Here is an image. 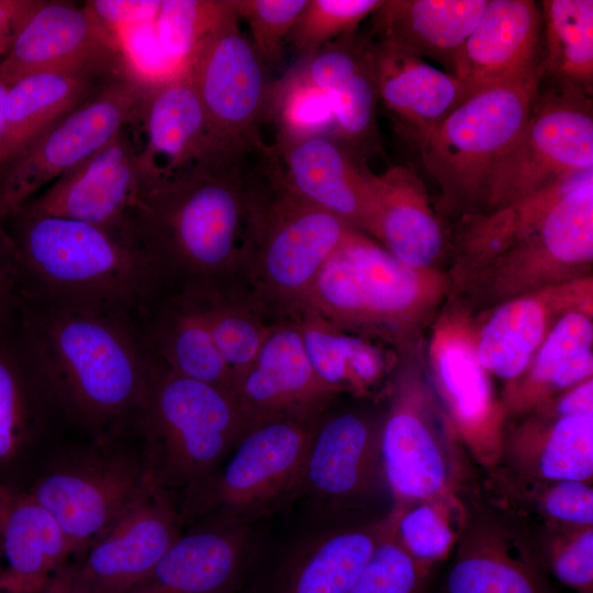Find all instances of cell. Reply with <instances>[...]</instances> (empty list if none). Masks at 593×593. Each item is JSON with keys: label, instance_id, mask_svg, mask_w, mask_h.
<instances>
[{"label": "cell", "instance_id": "f6af8a7d", "mask_svg": "<svg viewBox=\"0 0 593 593\" xmlns=\"http://www.w3.org/2000/svg\"><path fill=\"white\" fill-rule=\"evenodd\" d=\"M517 522L550 577L574 593H593V526Z\"/></svg>", "mask_w": 593, "mask_h": 593}, {"label": "cell", "instance_id": "b9f144b4", "mask_svg": "<svg viewBox=\"0 0 593 593\" xmlns=\"http://www.w3.org/2000/svg\"><path fill=\"white\" fill-rule=\"evenodd\" d=\"M195 294L214 344L234 380L253 362L279 320L250 294Z\"/></svg>", "mask_w": 593, "mask_h": 593}, {"label": "cell", "instance_id": "cb8c5ba5", "mask_svg": "<svg viewBox=\"0 0 593 593\" xmlns=\"http://www.w3.org/2000/svg\"><path fill=\"white\" fill-rule=\"evenodd\" d=\"M592 276L506 300L475 322V349L490 376L516 381L553 324L573 310L592 311Z\"/></svg>", "mask_w": 593, "mask_h": 593}, {"label": "cell", "instance_id": "f546056e", "mask_svg": "<svg viewBox=\"0 0 593 593\" xmlns=\"http://www.w3.org/2000/svg\"><path fill=\"white\" fill-rule=\"evenodd\" d=\"M70 557L52 514L27 491L0 485V593H42Z\"/></svg>", "mask_w": 593, "mask_h": 593}, {"label": "cell", "instance_id": "7dc6e473", "mask_svg": "<svg viewBox=\"0 0 593 593\" xmlns=\"http://www.w3.org/2000/svg\"><path fill=\"white\" fill-rule=\"evenodd\" d=\"M383 0H306L286 43L302 58L324 45L356 33L359 24L372 15Z\"/></svg>", "mask_w": 593, "mask_h": 593}, {"label": "cell", "instance_id": "c3c4849f", "mask_svg": "<svg viewBox=\"0 0 593 593\" xmlns=\"http://www.w3.org/2000/svg\"><path fill=\"white\" fill-rule=\"evenodd\" d=\"M434 567L412 557L399 542L394 528L348 593H428Z\"/></svg>", "mask_w": 593, "mask_h": 593}, {"label": "cell", "instance_id": "52a82bcc", "mask_svg": "<svg viewBox=\"0 0 593 593\" xmlns=\"http://www.w3.org/2000/svg\"><path fill=\"white\" fill-rule=\"evenodd\" d=\"M542 83V68L458 104L418 144L444 210H480L486 180L521 138Z\"/></svg>", "mask_w": 593, "mask_h": 593}, {"label": "cell", "instance_id": "ee69618b", "mask_svg": "<svg viewBox=\"0 0 593 593\" xmlns=\"http://www.w3.org/2000/svg\"><path fill=\"white\" fill-rule=\"evenodd\" d=\"M266 121L276 126V144L332 135L334 131L328 97L310 82L299 65L270 83Z\"/></svg>", "mask_w": 593, "mask_h": 593}, {"label": "cell", "instance_id": "9a60e30c", "mask_svg": "<svg viewBox=\"0 0 593 593\" xmlns=\"http://www.w3.org/2000/svg\"><path fill=\"white\" fill-rule=\"evenodd\" d=\"M465 517L440 593H559L519 523L475 483L458 493Z\"/></svg>", "mask_w": 593, "mask_h": 593}, {"label": "cell", "instance_id": "44dd1931", "mask_svg": "<svg viewBox=\"0 0 593 593\" xmlns=\"http://www.w3.org/2000/svg\"><path fill=\"white\" fill-rule=\"evenodd\" d=\"M175 495L155 483L74 561L91 593H130L182 533Z\"/></svg>", "mask_w": 593, "mask_h": 593}, {"label": "cell", "instance_id": "484cf974", "mask_svg": "<svg viewBox=\"0 0 593 593\" xmlns=\"http://www.w3.org/2000/svg\"><path fill=\"white\" fill-rule=\"evenodd\" d=\"M540 32V10L535 1L489 0L455 60L452 75L461 88L460 103L535 70L541 61Z\"/></svg>", "mask_w": 593, "mask_h": 593}, {"label": "cell", "instance_id": "d590c367", "mask_svg": "<svg viewBox=\"0 0 593 593\" xmlns=\"http://www.w3.org/2000/svg\"><path fill=\"white\" fill-rule=\"evenodd\" d=\"M592 311L563 314L548 332L524 373L505 387V417L525 413L592 377Z\"/></svg>", "mask_w": 593, "mask_h": 593}, {"label": "cell", "instance_id": "603a6c76", "mask_svg": "<svg viewBox=\"0 0 593 593\" xmlns=\"http://www.w3.org/2000/svg\"><path fill=\"white\" fill-rule=\"evenodd\" d=\"M286 187L372 237L374 198L371 171L363 159L332 135L270 147Z\"/></svg>", "mask_w": 593, "mask_h": 593}, {"label": "cell", "instance_id": "2e32d148", "mask_svg": "<svg viewBox=\"0 0 593 593\" xmlns=\"http://www.w3.org/2000/svg\"><path fill=\"white\" fill-rule=\"evenodd\" d=\"M445 304L428 345L430 383L466 448L492 450L496 460L505 414L477 355L473 313L456 301Z\"/></svg>", "mask_w": 593, "mask_h": 593}, {"label": "cell", "instance_id": "7bdbcfd3", "mask_svg": "<svg viewBox=\"0 0 593 593\" xmlns=\"http://www.w3.org/2000/svg\"><path fill=\"white\" fill-rule=\"evenodd\" d=\"M398 507L395 536L415 559L437 563L454 548L465 510L458 494H444Z\"/></svg>", "mask_w": 593, "mask_h": 593}, {"label": "cell", "instance_id": "ffe728a7", "mask_svg": "<svg viewBox=\"0 0 593 593\" xmlns=\"http://www.w3.org/2000/svg\"><path fill=\"white\" fill-rule=\"evenodd\" d=\"M340 392L314 372L293 320L277 321L253 362L232 383L247 429L276 418L321 416Z\"/></svg>", "mask_w": 593, "mask_h": 593}, {"label": "cell", "instance_id": "6da1fadb", "mask_svg": "<svg viewBox=\"0 0 593 593\" xmlns=\"http://www.w3.org/2000/svg\"><path fill=\"white\" fill-rule=\"evenodd\" d=\"M245 159L144 176L128 217L170 293H248L253 189Z\"/></svg>", "mask_w": 593, "mask_h": 593}, {"label": "cell", "instance_id": "74e56055", "mask_svg": "<svg viewBox=\"0 0 593 593\" xmlns=\"http://www.w3.org/2000/svg\"><path fill=\"white\" fill-rule=\"evenodd\" d=\"M53 411L16 317L0 328V473L29 450Z\"/></svg>", "mask_w": 593, "mask_h": 593}, {"label": "cell", "instance_id": "30bf717a", "mask_svg": "<svg viewBox=\"0 0 593 593\" xmlns=\"http://www.w3.org/2000/svg\"><path fill=\"white\" fill-rule=\"evenodd\" d=\"M593 171L552 205L538 226L449 299L471 312L547 287L592 276Z\"/></svg>", "mask_w": 593, "mask_h": 593}, {"label": "cell", "instance_id": "5b68a950", "mask_svg": "<svg viewBox=\"0 0 593 593\" xmlns=\"http://www.w3.org/2000/svg\"><path fill=\"white\" fill-rule=\"evenodd\" d=\"M134 429L152 481L182 495L215 473L247 425L231 393L178 374L154 358Z\"/></svg>", "mask_w": 593, "mask_h": 593}, {"label": "cell", "instance_id": "4fadbf2b", "mask_svg": "<svg viewBox=\"0 0 593 593\" xmlns=\"http://www.w3.org/2000/svg\"><path fill=\"white\" fill-rule=\"evenodd\" d=\"M149 87L126 72L46 128L0 167V219L138 119Z\"/></svg>", "mask_w": 593, "mask_h": 593}, {"label": "cell", "instance_id": "7a4b0ae2", "mask_svg": "<svg viewBox=\"0 0 593 593\" xmlns=\"http://www.w3.org/2000/svg\"><path fill=\"white\" fill-rule=\"evenodd\" d=\"M18 323L55 412L93 441L134 428L154 367L139 325L22 300Z\"/></svg>", "mask_w": 593, "mask_h": 593}, {"label": "cell", "instance_id": "8d00e7d4", "mask_svg": "<svg viewBox=\"0 0 593 593\" xmlns=\"http://www.w3.org/2000/svg\"><path fill=\"white\" fill-rule=\"evenodd\" d=\"M126 72L130 71H45L9 85L1 166L56 121Z\"/></svg>", "mask_w": 593, "mask_h": 593}, {"label": "cell", "instance_id": "6f0895ef", "mask_svg": "<svg viewBox=\"0 0 593 593\" xmlns=\"http://www.w3.org/2000/svg\"><path fill=\"white\" fill-rule=\"evenodd\" d=\"M8 89H9V85L3 82L0 79V167L2 164V154H3L4 134H5L4 103H5Z\"/></svg>", "mask_w": 593, "mask_h": 593}, {"label": "cell", "instance_id": "836d02e7", "mask_svg": "<svg viewBox=\"0 0 593 593\" xmlns=\"http://www.w3.org/2000/svg\"><path fill=\"white\" fill-rule=\"evenodd\" d=\"M139 328L149 351L161 365L231 393L233 377L214 344L198 294H168L139 323Z\"/></svg>", "mask_w": 593, "mask_h": 593}, {"label": "cell", "instance_id": "1f68e13d", "mask_svg": "<svg viewBox=\"0 0 593 593\" xmlns=\"http://www.w3.org/2000/svg\"><path fill=\"white\" fill-rule=\"evenodd\" d=\"M370 51L379 100L401 131L418 145L460 103L458 80L385 42L370 38Z\"/></svg>", "mask_w": 593, "mask_h": 593}, {"label": "cell", "instance_id": "277c9868", "mask_svg": "<svg viewBox=\"0 0 593 593\" xmlns=\"http://www.w3.org/2000/svg\"><path fill=\"white\" fill-rule=\"evenodd\" d=\"M450 290L447 272L411 268L376 239L353 228L294 314L306 311L342 331L404 350L414 346Z\"/></svg>", "mask_w": 593, "mask_h": 593}, {"label": "cell", "instance_id": "d6986e66", "mask_svg": "<svg viewBox=\"0 0 593 593\" xmlns=\"http://www.w3.org/2000/svg\"><path fill=\"white\" fill-rule=\"evenodd\" d=\"M127 70L118 34L85 5L72 1L40 3L9 52L0 59V79L11 85L45 71Z\"/></svg>", "mask_w": 593, "mask_h": 593}, {"label": "cell", "instance_id": "7402d4cb", "mask_svg": "<svg viewBox=\"0 0 593 593\" xmlns=\"http://www.w3.org/2000/svg\"><path fill=\"white\" fill-rule=\"evenodd\" d=\"M137 127L142 177L246 157L227 147L213 130L187 65L168 80L147 88Z\"/></svg>", "mask_w": 593, "mask_h": 593}, {"label": "cell", "instance_id": "60d3db41", "mask_svg": "<svg viewBox=\"0 0 593 593\" xmlns=\"http://www.w3.org/2000/svg\"><path fill=\"white\" fill-rule=\"evenodd\" d=\"M539 10L546 46L542 79L592 97L593 1L542 0Z\"/></svg>", "mask_w": 593, "mask_h": 593}, {"label": "cell", "instance_id": "f5cc1de1", "mask_svg": "<svg viewBox=\"0 0 593 593\" xmlns=\"http://www.w3.org/2000/svg\"><path fill=\"white\" fill-rule=\"evenodd\" d=\"M86 8L113 31L124 26L154 22L161 0H88Z\"/></svg>", "mask_w": 593, "mask_h": 593}, {"label": "cell", "instance_id": "d4e9b609", "mask_svg": "<svg viewBox=\"0 0 593 593\" xmlns=\"http://www.w3.org/2000/svg\"><path fill=\"white\" fill-rule=\"evenodd\" d=\"M255 544L248 523L200 522L180 534L130 593H237Z\"/></svg>", "mask_w": 593, "mask_h": 593}, {"label": "cell", "instance_id": "11a10c76", "mask_svg": "<svg viewBox=\"0 0 593 593\" xmlns=\"http://www.w3.org/2000/svg\"><path fill=\"white\" fill-rule=\"evenodd\" d=\"M40 0H0V57L11 48Z\"/></svg>", "mask_w": 593, "mask_h": 593}, {"label": "cell", "instance_id": "5bb4252c", "mask_svg": "<svg viewBox=\"0 0 593 593\" xmlns=\"http://www.w3.org/2000/svg\"><path fill=\"white\" fill-rule=\"evenodd\" d=\"M233 14L214 29L187 61L204 112L223 143L247 156L261 150L270 82L266 65Z\"/></svg>", "mask_w": 593, "mask_h": 593}, {"label": "cell", "instance_id": "e575fe53", "mask_svg": "<svg viewBox=\"0 0 593 593\" xmlns=\"http://www.w3.org/2000/svg\"><path fill=\"white\" fill-rule=\"evenodd\" d=\"M584 175L490 211L460 215L450 242V294L535 230L557 200Z\"/></svg>", "mask_w": 593, "mask_h": 593}, {"label": "cell", "instance_id": "9f6ffc18", "mask_svg": "<svg viewBox=\"0 0 593 593\" xmlns=\"http://www.w3.org/2000/svg\"><path fill=\"white\" fill-rule=\"evenodd\" d=\"M42 593H91L80 579L75 562H68L49 581Z\"/></svg>", "mask_w": 593, "mask_h": 593}, {"label": "cell", "instance_id": "7c38bea8", "mask_svg": "<svg viewBox=\"0 0 593 593\" xmlns=\"http://www.w3.org/2000/svg\"><path fill=\"white\" fill-rule=\"evenodd\" d=\"M593 170L592 97L538 92L515 146L492 169L479 211H490ZM477 212V211H475Z\"/></svg>", "mask_w": 593, "mask_h": 593}, {"label": "cell", "instance_id": "8992f818", "mask_svg": "<svg viewBox=\"0 0 593 593\" xmlns=\"http://www.w3.org/2000/svg\"><path fill=\"white\" fill-rule=\"evenodd\" d=\"M250 172L247 289L277 320L290 318L353 227L293 194L269 149Z\"/></svg>", "mask_w": 593, "mask_h": 593}, {"label": "cell", "instance_id": "e0dca14e", "mask_svg": "<svg viewBox=\"0 0 593 593\" xmlns=\"http://www.w3.org/2000/svg\"><path fill=\"white\" fill-rule=\"evenodd\" d=\"M381 422L382 416L359 409L325 411L312 434L301 492L329 512L367 513L381 492L389 491Z\"/></svg>", "mask_w": 593, "mask_h": 593}, {"label": "cell", "instance_id": "db71d44e", "mask_svg": "<svg viewBox=\"0 0 593 593\" xmlns=\"http://www.w3.org/2000/svg\"><path fill=\"white\" fill-rule=\"evenodd\" d=\"M532 410L558 417L593 416V378L577 383Z\"/></svg>", "mask_w": 593, "mask_h": 593}, {"label": "cell", "instance_id": "f35d334b", "mask_svg": "<svg viewBox=\"0 0 593 593\" xmlns=\"http://www.w3.org/2000/svg\"><path fill=\"white\" fill-rule=\"evenodd\" d=\"M484 468V474L477 477V490L516 519L540 525L593 526L592 482L530 478L497 463Z\"/></svg>", "mask_w": 593, "mask_h": 593}, {"label": "cell", "instance_id": "bcb514c9", "mask_svg": "<svg viewBox=\"0 0 593 593\" xmlns=\"http://www.w3.org/2000/svg\"><path fill=\"white\" fill-rule=\"evenodd\" d=\"M233 14V0H161L155 20L161 49L182 68L197 46Z\"/></svg>", "mask_w": 593, "mask_h": 593}, {"label": "cell", "instance_id": "8fae6325", "mask_svg": "<svg viewBox=\"0 0 593 593\" xmlns=\"http://www.w3.org/2000/svg\"><path fill=\"white\" fill-rule=\"evenodd\" d=\"M27 492L56 519L72 557L128 511L154 484L141 452L93 441L64 452Z\"/></svg>", "mask_w": 593, "mask_h": 593}, {"label": "cell", "instance_id": "ac0fdd59", "mask_svg": "<svg viewBox=\"0 0 593 593\" xmlns=\"http://www.w3.org/2000/svg\"><path fill=\"white\" fill-rule=\"evenodd\" d=\"M136 122L19 208L132 235L128 217L142 179Z\"/></svg>", "mask_w": 593, "mask_h": 593}, {"label": "cell", "instance_id": "3957f363", "mask_svg": "<svg viewBox=\"0 0 593 593\" xmlns=\"http://www.w3.org/2000/svg\"><path fill=\"white\" fill-rule=\"evenodd\" d=\"M3 224L18 251L22 301L139 325L169 294L154 260L130 234L22 208Z\"/></svg>", "mask_w": 593, "mask_h": 593}, {"label": "cell", "instance_id": "4316f807", "mask_svg": "<svg viewBox=\"0 0 593 593\" xmlns=\"http://www.w3.org/2000/svg\"><path fill=\"white\" fill-rule=\"evenodd\" d=\"M300 67L329 99L334 116L332 136L362 159L377 152L379 94L370 38L356 33L339 37L303 58Z\"/></svg>", "mask_w": 593, "mask_h": 593}, {"label": "cell", "instance_id": "9c48e42d", "mask_svg": "<svg viewBox=\"0 0 593 593\" xmlns=\"http://www.w3.org/2000/svg\"><path fill=\"white\" fill-rule=\"evenodd\" d=\"M467 448L432 383L400 376L382 415L380 452L393 505L458 494L477 477Z\"/></svg>", "mask_w": 593, "mask_h": 593}, {"label": "cell", "instance_id": "681fc988", "mask_svg": "<svg viewBox=\"0 0 593 593\" xmlns=\"http://www.w3.org/2000/svg\"><path fill=\"white\" fill-rule=\"evenodd\" d=\"M306 0H233L238 19L245 20L251 45L266 67L277 64L287 36Z\"/></svg>", "mask_w": 593, "mask_h": 593}, {"label": "cell", "instance_id": "d6a6232c", "mask_svg": "<svg viewBox=\"0 0 593 593\" xmlns=\"http://www.w3.org/2000/svg\"><path fill=\"white\" fill-rule=\"evenodd\" d=\"M489 0H383L368 37L429 58L452 75L456 57Z\"/></svg>", "mask_w": 593, "mask_h": 593}, {"label": "cell", "instance_id": "f907efd6", "mask_svg": "<svg viewBox=\"0 0 593 593\" xmlns=\"http://www.w3.org/2000/svg\"><path fill=\"white\" fill-rule=\"evenodd\" d=\"M114 31L118 34L127 70L146 87L159 85L181 69L161 49L155 21Z\"/></svg>", "mask_w": 593, "mask_h": 593}, {"label": "cell", "instance_id": "816d5d0a", "mask_svg": "<svg viewBox=\"0 0 593 593\" xmlns=\"http://www.w3.org/2000/svg\"><path fill=\"white\" fill-rule=\"evenodd\" d=\"M20 302L18 251L3 220L0 219V328L16 320Z\"/></svg>", "mask_w": 593, "mask_h": 593}, {"label": "cell", "instance_id": "f1b7e54d", "mask_svg": "<svg viewBox=\"0 0 593 593\" xmlns=\"http://www.w3.org/2000/svg\"><path fill=\"white\" fill-rule=\"evenodd\" d=\"M374 198L372 238L415 269L437 268L449 243L424 181L411 167L396 165L371 174Z\"/></svg>", "mask_w": 593, "mask_h": 593}, {"label": "cell", "instance_id": "ab89813d", "mask_svg": "<svg viewBox=\"0 0 593 593\" xmlns=\"http://www.w3.org/2000/svg\"><path fill=\"white\" fill-rule=\"evenodd\" d=\"M293 320L316 376L338 392L366 393L385 371V359L370 339L347 333L322 317L300 311Z\"/></svg>", "mask_w": 593, "mask_h": 593}, {"label": "cell", "instance_id": "83f0119b", "mask_svg": "<svg viewBox=\"0 0 593 593\" xmlns=\"http://www.w3.org/2000/svg\"><path fill=\"white\" fill-rule=\"evenodd\" d=\"M493 463L530 478L592 482L593 416H507Z\"/></svg>", "mask_w": 593, "mask_h": 593}, {"label": "cell", "instance_id": "ba28073f", "mask_svg": "<svg viewBox=\"0 0 593 593\" xmlns=\"http://www.w3.org/2000/svg\"><path fill=\"white\" fill-rule=\"evenodd\" d=\"M315 418H276L249 427L225 465L180 495L182 521L243 522L270 514L302 488Z\"/></svg>", "mask_w": 593, "mask_h": 593}, {"label": "cell", "instance_id": "4dcf8cb0", "mask_svg": "<svg viewBox=\"0 0 593 593\" xmlns=\"http://www.w3.org/2000/svg\"><path fill=\"white\" fill-rule=\"evenodd\" d=\"M398 507L360 517L301 545L284 562L276 593H348L380 542L395 528Z\"/></svg>", "mask_w": 593, "mask_h": 593}, {"label": "cell", "instance_id": "680465c9", "mask_svg": "<svg viewBox=\"0 0 593 593\" xmlns=\"http://www.w3.org/2000/svg\"><path fill=\"white\" fill-rule=\"evenodd\" d=\"M237 593H246V592H244V591L242 590V591H239V592H237Z\"/></svg>", "mask_w": 593, "mask_h": 593}]
</instances>
